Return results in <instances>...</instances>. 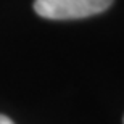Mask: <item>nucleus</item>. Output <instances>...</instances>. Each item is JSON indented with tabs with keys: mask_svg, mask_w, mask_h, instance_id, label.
<instances>
[{
	"mask_svg": "<svg viewBox=\"0 0 124 124\" xmlns=\"http://www.w3.org/2000/svg\"><path fill=\"white\" fill-rule=\"evenodd\" d=\"M113 0H36L34 11L45 19H81L103 13Z\"/></svg>",
	"mask_w": 124,
	"mask_h": 124,
	"instance_id": "f257e3e1",
	"label": "nucleus"
},
{
	"mask_svg": "<svg viewBox=\"0 0 124 124\" xmlns=\"http://www.w3.org/2000/svg\"><path fill=\"white\" fill-rule=\"evenodd\" d=\"M0 124H15L13 121L10 119L8 116H5V115H0Z\"/></svg>",
	"mask_w": 124,
	"mask_h": 124,
	"instance_id": "f03ea898",
	"label": "nucleus"
}]
</instances>
